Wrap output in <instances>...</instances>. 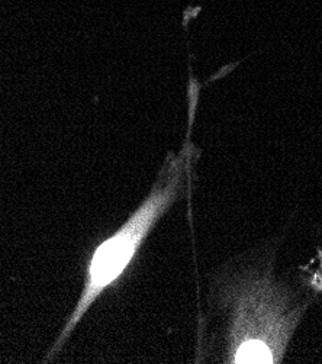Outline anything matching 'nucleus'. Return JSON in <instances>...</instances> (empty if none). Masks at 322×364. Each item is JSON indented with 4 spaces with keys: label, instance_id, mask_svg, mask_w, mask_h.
Returning a JSON list of instances; mask_svg holds the SVG:
<instances>
[{
    "label": "nucleus",
    "instance_id": "f03ea898",
    "mask_svg": "<svg viewBox=\"0 0 322 364\" xmlns=\"http://www.w3.org/2000/svg\"><path fill=\"white\" fill-rule=\"evenodd\" d=\"M306 306L288 312L279 290L269 282L249 286L237 301L231 363H280Z\"/></svg>",
    "mask_w": 322,
    "mask_h": 364
},
{
    "label": "nucleus",
    "instance_id": "f257e3e1",
    "mask_svg": "<svg viewBox=\"0 0 322 364\" xmlns=\"http://www.w3.org/2000/svg\"><path fill=\"white\" fill-rule=\"evenodd\" d=\"M188 156H170L149 198L129 216V220L93 251L87 264L86 283L76 309L68 318L53 353L58 351L70 334L107 287L115 284L131 264L156 223L177 200L185 180Z\"/></svg>",
    "mask_w": 322,
    "mask_h": 364
}]
</instances>
